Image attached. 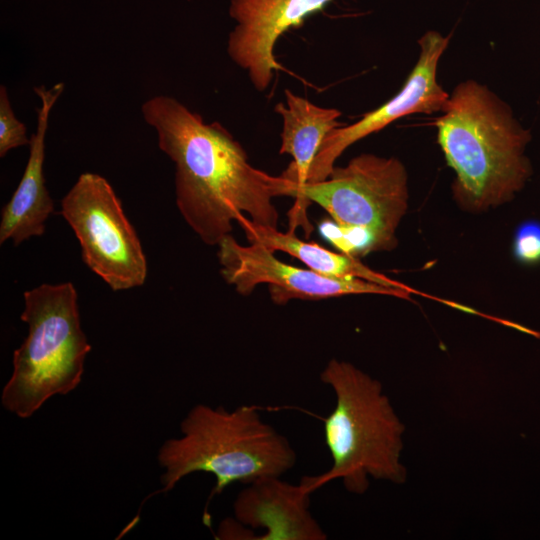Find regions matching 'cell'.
<instances>
[{"instance_id":"cell-1","label":"cell","mask_w":540,"mask_h":540,"mask_svg":"<svg viewBox=\"0 0 540 540\" xmlns=\"http://www.w3.org/2000/svg\"><path fill=\"white\" fill-rule=\"evenodd\" d=\"M141 112L156 130L159 148L175 163L177 207L204 243L217 246L241 216L278 228L277 176L252 166L221 123H206L166 95L145 101Z\"/></svg>"},{"instance_id":"cell-2","label":"cell","mask_w":540,"mask_h":540,"mask_svg":"<svg viewBox=\"0 0 540 540\" xmlns=\"http://www.w3.org/2000/svg\"><path fill=\"white\" fill-rule=\"evenodd\" d=\"M433 125L446 162L455 173L456 202L486 211L510 201L531 175L525 155L530 132L487 86L459 83Z\"/></svg>"},{"instance_id":"cell-3","label":"cell","mask_w":540,"mask_h":540,"mask_svg":"<svg viewBox=\"0 0 540 540\" xmlns=\"http://www.w3.org/2000/svg\"><path fill=\"white\" fill-rule=\"evenodd\" d=\"M182 436L161 446L158 461L168 492L185 476L205 472L215 476L210 499L235 482L244 484L282 476L296 463L288 439L265 422L252 406L228 411L222 406H194L181 422Z\"/></svg>"},{"instance_id":"cell-4","label":"cell","mask_w":540,"mask_h":540,"mask_svg":"<svg viewBox=\"0 0 540 540\" xmlns=\"http://www.w3.org/2000/svg\"><path fill=\"white\" fill-rule=\"evenodd\" d=\"M336 403L324 419V437L332 458L322 475L304 477L312 491L340 479L347 491L363 494L369 477L393 483L406 480L400 462L404 425L395 414L381 383L353 364L331 359L320 373Z\"/></svg>"},{"instance_id":"cell-5","label":"cell","mask_w":540,"mask_h":540,"mask_svg":"<svg viewBox=\"0 0 540 540\" xmlns=\"http://www.w3.org/2000/svg\"><path fill=\"white\" fill-rule=\"evenodd\" d=\"M24 301L20 318L28 335L13 353L12 375L1 396L3 407L20 418L76 389L91 350L72 283L42 284L26 291Z\"/></svg>"},{"instance_id":"cell-6","label":"cell","mask_w":540,"mask_h":540,"mask_svg":"<svg viewBox=\"0 0 540 540\" xmlns=\"http://www.w3.org/2000/svg\"><path fill=\"white\" fill-rule=\"evenodd\" d=\"M280 196L295 199L288 212L290 231L300 226L310 236L307 207L316 203L339 227L366 231L379 251H389L397 245L396 230L408 209V174L396 157L363 153L334 166L326 179L284 188Z\"/></svg>"},{"instance_id":"cell-7","label":"cell","mask_w":540,"mask_h":540,"mask_svg":"<svg viewBox=\"0 0 540 540\" xmlns=\"http://www.w3.org/2000/svg\"><path fill=\"white\" fill-rule=\"evenodd\" d=\"M80 242L83 262L114 291L143 285L147 262L134 227L110 183L83 173L61 202Z\"/></svg>"},{"instance_id":"cell-8","label":"cell","mask_w":540,"mask_h":540,"mask_svg":"<svg viewBox=\"0 0 540 540\" xmlns=\"http://www.w3.org/2000/svg\"><path fill=\"white\" fill-rule=\"evenodd\" d=\"M223 279L243 296L259 284H267L276 304L291 299L319 300L353 294H379L408 299L410 292L386 287L360 278H335L311 269L288 265L259 244L238 243L225 236L217 245Z\"/></svg>"},{"instance_id":"cell-9","label":"cell","mask_w":540,"mask_h":540,"mask_svg":"<svg viewBox=\"0 0 540 540\" xmlns=\"http://www.w3.org/2000/svg\"><path fill=\"white\" fill-rule=\"evenodd\" d=\"M449 40V36L433 30L422 35L418 40V60L401 90L378 108L364 114L358 121L332 129L325 136L305 183L326 179L338 157L349 146L382 130L392 122L410 114L442 112L449 94L437 81V67Z\"/></svg>"},{"instance_id":"cell-10","label":"cell","mask_w":540,"mask_h":540,"mask_svg":"<svg viewBox=\"0 0 540 540\" xmlns=\"http://www.w3.org/2000/svg\"><path fill=\"white\" fill-rule=\"evenodd\" d=\"M331 1L230 0L229 15L235 25L228 36L227 54L257 91H265L275 72L282 69L274 55L279 38Z\"/></svg>"},{"instance_id":"cell-11","label":"cell","mask_w":540,"mask_h":540,"mask_svg":"<svg viewBox=\"0 0 540 540\" xmlns=\"http://www.w3.org/2000/svg\"><path fill=\"white\" fill-rule=\"evenodd\" d=\"M271 476L246 484L233 504L234 516L251 530L262 529L259 540H325L327 534L310 510L306 482L291 484Z\"/></svg>"},{"instance_id":"cell-12","label":"cell","mask_w":540,"mask_h":540,"mask_svg":"<svg viewBox=\"0 0 540 540\" xmlns=\"http://www.w3.org/2000/svg\"><path fill=\"white\" fill-rule=\"evenodd\" d=\"M64 90V83L51 88L44 85L34 88L41 100L37 108V127L30 137L29 158L22 178L9 202L3 207L0 223V243L12 240L14 245L41 236L45 223L54 209L52 198L45 186L43 165L45 137L50 112Z\"/></svg>"},{"instance_id":"cell-13","label":"cell","mask_w":540,"mask_h":540,"mask_svg":"<svg viewBox=\"0 0 540 540\" xmlns=\"http://www.w3.org/2000/svg\"><path fill=\"white\" fill-rule=\"evenodd\" d=\"M285 101L275 106L282 119L280 154H289L292 162L277 176V196L282 189L301 186L306 182L309 169L325 136L341 125V112L336 108L322 107L284 91Z\"/></svg>"},{"instance_id":"cell-14","label":"cell","mask_w":540,"mask_h":540,"mask_svg":"<svg viewBox=\"0 0 540 540\" xmlns=\"http://www.w3.org/2000/svg\"><path fill=\"white\" fill-rule=\"evenodd\" d=\"M237 223L250 244L262 245L273 252H285L319 274L335 278H360L386 287L405 290L411 294L420 293L369 268L357 257L342 252L336 253L317 243L300 240L294 231L280 232L278 228L254 223L247 216H241Z\"/></svg>"},{"instance_id":"cell-15","label":"cell","mask_w":540,"mask_h":540,"mask_svg":"<svg viewBox=\"0 0 540 540\" xmlns=\"http://www.w3.org/2000/svg\"><path fill=\"white\" fill-rule=\"evenodd\" d=\"M30 139L24 123L20 122L11 107L7 88L0 86V157L11 149L29 145Z\"/></svg>"},{"instance_id":"cell-16","label":"cell","mask_w":540,"mask_h":540,"mask_svg":"<svg viewBox=\"0 0 540 540\" xmlns=\"http://www.w3.org/2000/svg\"><path fill=\"white\" fill-rule=\"evenodd\" d=\"M513 255L525 265L540 263V222L528 220L521 223L514 235Z\"/></svg>"},{"instance_id":"cell-17","label":"cell","mask_w":540,"mask_h":540,"mask_svg":"<svg viewBox=\"0 0 540 540\" xmlns=\"http://www.w3.org/2000/svg\"><path fill=\"white\" fill-rule=\"evenodd\" d=\"M218 539H238V540H255L257 534L253 530L245 527L238 520L225 519L219 526Z\"/></svg>"}]
</instances>
